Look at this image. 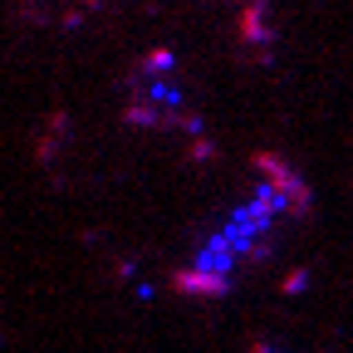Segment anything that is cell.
Masks as SVG:
<instances>
[{
  "instance_id": "cell-1",
  "label": "cell",
  "mask_w": 353,
  "mask_h": 353,
  "mask_svg": "<svg viewBox=\"0 0 353 353\" xmlns=\"http://www.w3.org/2000/svg\"><path fill=\"white\" fill-rule=\"evenodd\" d=\"M309 206V192L299 182V172L290 162H280L275 152L255 157V187L245 201H236L221 226L196 245V255L187 260V270L176 275V290L187 299H221L231 294V285L241 280V270L250 260H260L270 250L275 231L290 216H299Z\"/></svg>"
}]
</instances>
